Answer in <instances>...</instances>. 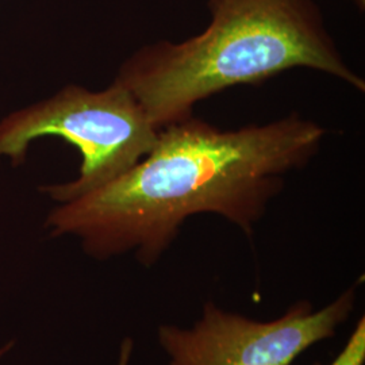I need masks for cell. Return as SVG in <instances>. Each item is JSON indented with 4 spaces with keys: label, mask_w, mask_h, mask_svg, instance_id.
<instances>
[{
    "label": "cell",
    "mask_w": 365,
    "mask_h": 365,
    "mask_svg": "<svg viewBox=\"0 0 365 365\" xmlns=\"http://www.w3.org/2000/svg\"><path fill=\"white\" fill-rule=\"evenodd\" d=\"M325 135L298 114L235 130L192 115L160 129L150 152L113 182L60 203L46 227L78 237L93 259L134 252L146 268L197 214L220 215L250 237L286 176L317 156Z\"/></svg>",
    "instance_id": "1"
},
{
    "label": "cell",
    "mask_w": 365,
    "mask_h": 365,
    "mask_svg": "<svg viewBox=\"0 0 365 365\" xmlns=\"http://www.w3.org/2000/svg\"><path fill=\"white\" fill-rule=\"evenodd\" d=\"M356 287L314 310L309 300L282 317L257 321L206 302L200 319L182 329L161 325L157 339L170 365H292L314 345L336 336L352 315Z\"/></svg>",
    "instance_id": "4"
},
{
    "label": "cell",
    "mask_w": 365,
    "mask_h": 365,
    "mask_svg": "<svg viewBox=\"0 0 365 365\" xmlns=\"http://www.w3.org/2000/svg\"><path fill=\"white\" fill-rule=\"evenodd\" d=\"M14 348V341H10V342H6L3 346H0V360L7 354V353L10 352L11 349Z\"/></svg>",
    "instance_id": "7"
},
{
    "label": "cell",
    "mask_w": 365,
    "mask_h": 365,
    "mask_svg": "<svg viewBox=\"0 0 365 365\" xmlns=\"http://www.w3.org/2000/svg\"><path fill=\"white\" fill-rule=\"evenodd\" d=\"M60 137L81 156L73 182L43 187L58 203L113 182L146 156L156 143V129L129 90L114 81L103 91L68 86L51 99L29 106L0 122V157L25 158L39 137Z\"/></svg>",
    "instance_id": "3"
},
{
    "label": "cell",
    "mask_w": 365,
    "mask_h": 365,
    "mask_svg": "<svg viewBox=\"0 0 365 365\" xmlns=\"http://www.w3.org/2000/svg\"><path fill=\"white\" fill-rule=\"evenodd\" d=\"M134 349V342L130 337H126L120 342V348H119V356H118L117 365H129L130 364L131 354Z\"/></svg>",
    "instance_id": "6"
},
{
    "label": "cell",
    "mask_w": 365,
    "mask_h": 365,
    "mask_svg": "<svg viewBox=\"0 0 365 365\" xmlns=\"http://www.w3.org/2000/svg\"><path fill=\"white\" fill-rule=\"evenodd\" d=\"M207 9L211 21L200 34L146 45L114 80L158 130L192 117L194 107L212 95L294 68L365 92L364 78L345 61L314 0H209Z\"/></svg>",
    "instance_id": "2"
},
{
    "label": "cell",
    "mask_w": 365,
    "mask_h": 365,
    "mask_svg": "<svg viewBox=\"0 0 365 365\" xmlns=\"http://www.w3.org/2000/svg\"><path fill=\"white\" fill-rule=\"evenodd\" d=\"M329 365H365L364 317H361L360 321L356 324L345 346Z\"/></svg>",
    "instance_id": "5"
},
{
    "label": "cell",
    "mask_w": 365,
    "mask_h": 365,
    "mask_svg": "<svg viewBox=\"0 0 365 365\" xmlns=\"http://www.w3.org/2000/svg\"><path fill=\"white\" fill-rule=\"evenodd\" d=\"M354 3V6L360 10V11H364L365 9V0H352Z\"/></svg>",
    "instance_id": "8"
}]
</instances>
